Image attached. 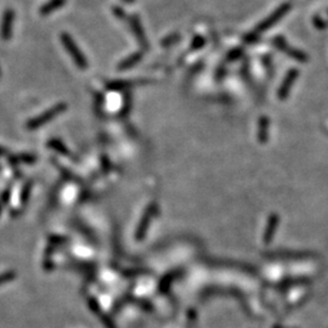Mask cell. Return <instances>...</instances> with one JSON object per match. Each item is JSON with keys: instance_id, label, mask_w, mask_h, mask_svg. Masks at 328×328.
Wrapping results in <instances>:
<instances>
[{"instance_id": "6da1fadb", "label": "cell", "mask_w": 328, "mask_h": 328, "mask_svg": "<svg viewBox=\"0 0 328 328\" xmlns=\"http://www.w3.org/2000/svg\"><path fill=\"white\" fill-rule=\"evenodd\" d=\"M60 39H61V43H62L63 48L67 50L68 55L72 57V60L75 61L77 67H79L80 70H85V68H88V66H89L88 60H86V57L84 56L83 52L80 51V49L78 48L77 43L75 42V39H73V38L66 32L61 33Z\"/></svg>"}, {"instance_id": "7a4b0ae2", "label": "cell", "mask_w": 328, "mask_h": 328, "mask_svg": "<svg viewBox=\"0 0 328 328\" xmlns=\"http://www.w3.org/2000/svg\"><path fill=\"white\" fill-rule=\"evenodd\" d=\"M291 10H292L291 2H283V4L279 5V6L277 7L274 12H271L270 16H268L265 20H263V21H261L260 24L255 27V29H254L253 32L256 33L258 35H260L261 33L266 32V30H269L270 28H273L275 25L277 24V22L281 21V20L283 19V17L286 16L289 11H291Z\"/></svg>"}, {"instance_id": "3957f363", "label": "cell", "mask_w": 328, "mask_h": 328, "mask_svg": "<svg viewBox=\"0 0 328 328\" xmlns=\"http://www.w3.org/2000/svg\"><path fill=\"white\" fill-rule=\"evenodd\" d=\"M273 45L276 48V49H278L279 51L284 52V54L288 55L289 57H292L293 60L299 61V62L304 63V62H307V60H309V56L305 54L304 51L289 47V44L286 40V38L282 37V35H277V37L274 38Z\"/></svg>"}, {"instance_id": "277c9868", "label": "cell", "mask_w": 328, "mask_h": 328, "mask_svg": "<svg viewBox=\"0 0 328 328\" xmlns=\"http://www.w3.org/2000/svg\"><path fill=\"white\" fill-rule=\"evenodd\" d=\"M299 77V70L297 68H292L287 72L286 77H284L283 82H282L281 86L278 89V99L279 100H284V99L288 98L289 91H291L292 86L294 85V82L298 79Z\"/></svg>"}, {"instance_id": "5b68a950", "label": "cell", "mask_w": 328, "mask_h": 328, "mask_svg": "<svg viewBox=\"0 0 328 328\" xmlns=\"http://www.w3.org/2000/svg\"><path fill=\"white\" fill-rule=\"evenodd\" d=\"M128 24H129V26H130L131 32H133L134 35H135L136 40L139 42V44L141 45L144 49H149V42H147V38H146V35H145L144 27H142L141 21H140L139 17L135 16V15H133V16H130L128 19Z\"/></svg>"}, {"instance_id": "8992f818", "label": "cell", "mask_w": 328, "mask_h": 328, "mask_svg": "<svg viewBox=\"0 0 328 328\" xmlns=\"http://www.w3.org/2000/svg\"><path fill=\"white\" fill-rule=\"evenodd\" d=\"M15 20V12L12 9H6L2 14L1 25H0V38L2 40H7L11 38L12 24Z\"/></svg>"}, {"instance_id": "52a82bcc", "label": "cell", "mask_w": 328, "mask_h": 328, "mask_svg": "<svg viewBox=\"0 0 328 328\" xmlns=\"http://www.w3.org/2000/svg\"><path fill=\"white\" fill-rule=\"evenodd\" d=\"M154 213H156V207H154V205H152V207H150L149 209L146 210V213H145V215H144V219H142L141 223H140V225H139V227H137V232H136L137 240H141V238L144 237L145 232H146L147 227H149L150 221H151L152 218H153Z\"/></svg>"}, {"instance_id": "ba28073f", "label": "cell", "mask_w": 328, "mask_h": 328, "mask_svg": "<svg viewBox=\"0 0 328 328\" xmlns=\"http://www.w3.org/2000/svg\"><path fill=\"white\" fill-rule=\"evenodd\" d=\"M66 1H67V0H49V1L45 2V4L40 7L39 14L42 15V16H49L50 14H52V12L56 11V10L65 6Z\"/></svg>"}, {"instance_id": "9c48e42d", "label": "cell", "mask_w": 328, "mask_h": 328, "mask_svg": "<svg viewBox=\"0 0 328 328\" xmlns=\"http://www.w3.org/2000/svg\"><path fill=\"white\" fill-rule=\"evenodd\" d=\"M142 51H137V52H134V54H131L130 56H128V57L126 58V60L122 61L121 63L118 65V68L119 70H129V68L134 67V66L136 65V63H139L140 61L142 60Z\"/></svg>"}, {"instance_id": "30bf717a", "label": "cell", "mask_w": 328, "mask_h": 328, "mask_svg": "<svg viewBox=\"0 0 328 328\" xmlns=\"http://www.w3.org/2000/svg\"><path fill=\"white\" fill-rule=\"evenodd\" d=\"M277 226H278V217L277 215H273L270 218V220H269L268 226H266V231L264 233V241H265V243H270L273 241Z\"/></svg>"}, {"instance_id": "8fae6325", "label": "cell", "mask_w": 328, "mask_h": 328, "mask_svg": "<svg viewBox=\"0 0 328 328\" xmlns=\"http://www.w3.org/2000/svg\"><path fill=\"white\" fill-rule=\"evenodd\" d=\"M205 45V39L202 35H196L192 39L191 43V50H200Z\"/></svg>"}, {"instance_id": "7c38bea8", "label": "cell", "mask_w": 328, "mask_h": 328, "mask_svg": "<svg viewBox=\"0 0 328 328\" xmlns=\"http://www.w3.org/2000/svg\"><path fill=\"white\" fill-rule=\"evenodd\" d=\"M180 38L181 37H180L179 34H177V33H174V34H170L169 37L164 38V39L162 40V45H163V47H169V45L175 44V43H177Z\"/></svg>"}, {"instance_id": "4fadbf2b", "label": "cell", "mask_w": 328, "mask_h": 328, "mask_svg": "<svg viewBox=\"0 0 328 328\" xmlns=\"http://www.w3.org/2000/svg\"><path fill=\"white\" fill-rule=\"evenodd\" d=\"M266 129H269V121H266V119L264 118V119H261V123H260V130H263V131L259 134V139H260L261 141L265 140V135H264V134H266V131H265Z\"/></svg>"}, {"instance_id": "5bb4252c", "label": "cell", "mask_w": 328, "mask_h": 328, "mask_svg": "<svg viewBox=\"0 0 328 328\" xmlns=\"http://www.w3.org/2000/svg\"><path fill=\"white\" fill-rule=\"evenodd\" d=\"M113 14H114V16H116L117 19H119V20H126V11H124V9H122V7H119V6H114L113 7Z\"/></svg>"}, {"instance_id": "9a60e30c", "label": "cell", "mask_w": 328, "mask_h": 328, "mask_svg": "<svg viewBox=\"0 0 328 328\" xmlns=\"http://www.w3.org/2000/svg\"><path fill=\"white\" fill-rule=\"evenodd\" d=\"M241 56H242V50H241V49H235V50H232V51H231L230 54H228L227 58L230 61H235V60H237V58H240Z\"/></svg>"}, {"instance_id": "2e32d148", "label": "cell", "mask_w": 328, "mask_h": 328, "mask_svg": "<svg viewBox=\"0 0 328 328\" xmlns=\"http://www.w3.org/2000/svg\"><path fill=\"white\" fill-rule=\"evenodd\" d=\"M122 1L126 2V4H131V2H134V1H135V0H122Z\"/></svg>"}]
</instances>
